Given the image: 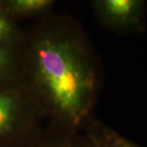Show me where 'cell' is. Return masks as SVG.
<instances>
[{
  "label": "cell",
  "mask_w": 147,
  "mask_h": 147,
  "mask_svg": "<svg viewBox=\"0 0 147 147\" xmlns=\"http://www.w3.org/2000/svg\"><path fill=\"white\" fill-rule=\"evenodd\" d=\"M45 124L41 106L24 79L0 88V147H16Z\"/></svg>",
  "instance_id": "cell-2"
},
{
  "label": "cell",
  "mask_w": 147,
  "mask_h": 147,
  "mask_svg": "<svg viewBox=\"0 0 147 147\" xmlns=\"http://www.w3.org/2000/svg\"><path fill=\"white\" fill-rule=\"evenodd\" d=\"M57 3L55 0H2L6 11L17 23L28 19L37 21L49 15Z\"/></svg>",
  "instance_id": "cell-6"
},
{
  "label": "cell",
  "mask_w": 147,
  "mask_h": 147,
  "mask_svg": "<svg viewBox=\"0 0 147 147\" xmlns=\"http://www.w3.org/2000/svg\"><path fill=\"white\" fill-rule=\"evenodd\" d=\"M22 32L23 29L8 15L0 0V45L18 39Z\"/></svg>",
  "instance_id": "cell-8"
},
{
  "label": "cell",
  "mask_w": 147,
  "mask_h": 147,
  "mask_svg": "<svg viewBox=\"0 0 147 147\" xmlns=\"http://www.w3.org/2000/svg\"><path fill=\"white\" fill-rule=\"evenodd\" d=\"M83 131L96 147H142L96 116L88 122Z\"/></svg>",
  "instance_id": "cell-7"
},
{
  "label": "cell",
  "mask_w": 147,
  "mask_h": 147,
  "mask_svg": "<svg viewBox=\"0 0 147 147\" xmlns=\"http://www.w3.org/2000/svg\"><path fill=\"white\" fill-rule=\"evenodd\" d=\"M16 147H96L83 131H67L45 124L35 136Z\"/></svg>",
  "instance_id": "cell-4"
},
{
  "label": "cell",
  "mask_w": 147,
  "mask_h": 147,
  "mask_svg": "<svg viewBox=\"0 0 147 147\" xmlns=\"http://www.w3.org/2000/svg\"><path fill=\"white\" fill-rule=\"evenodd\" d=\"M92 7L100 25L119 34L146 29L147 3L144 0H94Z\"/></svg>",
  "instance_id": "cell-3"
},
{
  "label": "cell",
  "mask_w": 147,
  "mask_h": 147,
  "mask_svg": "<svg viewBox=\"0 0 147 147\" xmlns=\"http://www.w3.org/2000/svg\"><path fill=\"white\" fill-rule=\"evenodd\" d=\"M23 79L48 125L83 131L95 116L101 69L92 43L73 16L53 11L23 30Z\"/></svg>",
  "instance_id": "cell-1"
},
{
  "label": "cell",
  "mask_w": 147,
  "mask_h": 147,
  "mask_svg": "<svg viewBox=\"0 0 147 147\" xmlns=\"http://www.w3.org/2000/svg\"><path fill=\"white\" fill-rule=\"evenodd\" d=\"M23 79V32L13 42L0 45V88Z\"/></svg>",
  "instance_id": "cell-5"
}]
</instances>
